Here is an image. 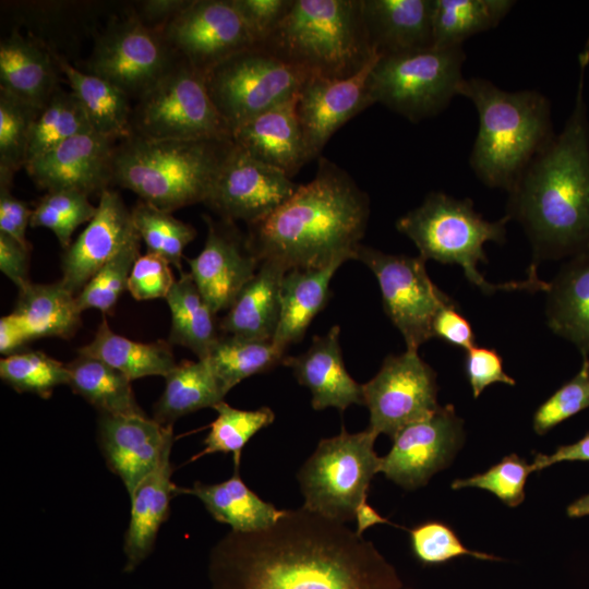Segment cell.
Returning <instances> with one entry per match:
<instances>
[{
  "mask_svg": "<svg viewBox=\"0 0 589 589\" xmlns=\"http://www.w3.org/2000/svg\"><path fill=\"white\" fill-rule=\"evenodd\" d=\"M375 55L359 72L345 79L309 75L298 92L297 115L306 161L320 154L333 134L354 116L375 104L369 87Z\"/></svg>",
  "mask_w": 589,
  "mask_h": 589,
  "instance_id": "18",
  "label": "cell"
},
{
  "mask_svg": "<svg viewBox=\"0 0 589 589\" xmlns=\"http://www.w3.org/2000/svg\"><path fill=\"white\" fill-rule=\"evenodd\" d=\"M92 130L88 118L75 95L59 86L35 118L26 164L67 140Z\"/></svg>",
  "mask_w": 589,
  "mask_h": 589,
  "instance_id": "40",
  "label": "cell"
},
{
  "mask_svg": "<svg viewBox=\"0 0 589 589\" xmlns=\"http://www.w3.org/2000/svg\"><path fill=\"white\" fill-rule=\"evenodd\" d=\"M285 357V351L278 349L272 340H254L224 334L205 359L224 390L228 393L247 377L268 372L283 364Z\"/></svg>",
  "mask_w": 589,
  "mask_h": 589,
  "instance_id": "39",
  "label": "cell"
},
{
  "mask_svg": "<svg viewBox=\"0 0 589 589\" xmlns=\"http://www.w3.org/2000/svg\"><path fill=\"white\" fill-rule=\"evenodd\" d=\"M0 377L17 393L51 397L60 385H68V365L41 351H20L0 360Z\"/></svg>",
  "mask_w": 589,
  "mask_h": 589,
  "instance_id": "44",
  "label": "cell"
},
{
  "mask_svg": "<svg viewBox=\"0 0 589 589\" xmlns=\"http://www.w3.org/2000/svg\"><path fill=\"white\" fill-rule=\"evenodd\" d=\"M531 472H533L531 464L516 454H510L482 473L454 480L450 486L453 490L465 488L486 490L505 505L517 507L525 500V485Z\"/></svg>",
  "mask_w": 589,
  "mask_h": 589,
  "instance_id": "48",
  "label": "cell"
},
{
  "mask_svg": "<svg viewBox=\"0 0 589 589\" xmlns=\"http://www.w3.org/2000/svg\"><path fill=\"white\" fill-rule=\"evenodd\" d=\"M286 272L277 263L261 262L219 321L220 332L247 339L273 340L279 322L280 286Z\"/></svg>",
  "mask_w": 589,
  "mask_h": 589,
  "instance_id": "29",
  "label": "cell"
},
{
  "mask_svg": "<svg viewBox=\"0 0 589 589\" xmlns=\"http://www.w3.org/2000/svg\"><path fill=\"white\" fill-rule=\"evenodd\" d=\"M171 265L163 257L146 253L135 261L129 280L128 291L139 300H151L168 296L176 279Z\"/></svg>",
  "mask_w": 589,
  "mask_h": 589,
  "instance_id": "50",
  "label": "cell"
},
{
  "mask_svg": "<svg viewBox=\"0 0 589 589\" xmlns=\"http://www.w3.org/2000/svg\"><path fill=\"white\" fill-rule=\"evenodd\" d=\"M39 109L0 89V183L12 185L14 175L25 168Z\"/></svg>",
  "mask_w": 589,
  "mask_h": 589,
  "instance_id": "43",
  "label": "cell"
},
{
  "mask_svg": "<svg viewBox=\"0 0 589 589\" xmlns=\"http://www.w3.org/2000/svg\"><path fill=\"white\" fill-rule=\"evenodd\" d=\"M256 46L278 26L293 0H232Z\"/></svg>",
  "mask_w": 589,
  "mask_h": 589,
  "instance_id": "52",
  "label": "cell"
},
{
  "mask_svg": "<svg viewBox=\"0 0 589 589\" xmlns=\"http://www.w3.org/2000/svg\"><path fill=\"white\" fill-rule=\"evenodd\" d=\"M458 95L478 112L469 165L489 188L509 192L530 161L555 136L551 103L540 92L504 91L482 77L465 79Z\"/></svg>",
  "mask_w": 589,
  "mask_h": 589,
  "instance_id": "4",
  "label": "cell"
},
{
  "mask_svg": "<svg viewBox=\"0 0 589 589\" xmlns=\"http://www.w3.org/2000/svg\"><path fill=\"white\" fill-rule=\"evenodd\" d=\"M344 262L287 271L280 286V315L273 344L285 351L300 341L329 299V283Z\"/></svg>",
  "mask_w": 589,
  "mask_h": 589,
  "instance_id": "30",
  "label": "cell"
},
{
  "mask_svg": "<svg viewBox=\"0 0 589 589\" xmlns=\"http://www.w3.org/2000/svg\"><path fill=\"white\" fill-rule=\"evenodd\" d=\"M180 493L197 497L216 521L229 525L236 532L267 528L284 514L243 482L240 464L233 465V474L224 482L206 484L196 481L190 489L180 488Z\"/></svg>",
  "mask_w": 589,
  "mask_h": 589,
  "instance_id": "31",
  "label": "cell"
},
{
  "mask_svg": "<svg viewBox=\"0 0 589 589\" xmlns=\"http://www.w3.org/2000/svg\"><path fill=\"white\" fill-rule=\"evenodd\" d=\"M354 520L357 522V533L362 536L369 527L376 524H392L386 518L382 517L372 506L363 501L357 508Z\"/></svg>",
  "mask_w": 589,
  "mask_h": 589,
  "instance_id": "59",
  "label": "cell"
},
{
  "mask_svg": "<svg viewBox=\"0 0 589 589\" xmlns=\"http://www.w3.org/2000/svg\"><path fill=\"white\" fill-rule=\"evenodd\" d=\"M433 337L462 348L466 351L476 345V336L469 321L457 310L455 302L444 306L436 314L432 325Z\"/></svg>",
  "mask_w": 589,
  "mask_h": 589,
  "instance_id": "54",
  "label": "cell"
},
{
  "mask_svg": "<svg viewBox=\"0 0 589 589\" xmlns=\"http://www.w3.org/2000/svg\"><path fill=\"white\" fill-rule=\"evenodd\" d=\"M160 34L179 58L202 73L256 46L232 0H191Z\"/></svg>",
  "mask_w": 589,
  "mask_h": 589,
  "instance_id": "15",
  "label": "cell"
},
{
  "mask_svg": "<svg viewBox=\"0 0 589 589\" xmlns=\"http://www.w3.org/2000/svg\"><path fill=\"white\" fill-rule=\"evenodd\" d=\"M131 135L151 140H232L213 104L204 73L182 58L132 108Z\"/></svg>",
  "mask_w": 589,
  "mask_h": 589,
  "instance_id": "9",
  "label": "cell"
},
{
  "mask_svg": "<svg viewBox=\"0 0 589 589\" xmlns=\"http://www.w3.org/2000/svg\"><path fill=\"white\" fill-rule=\"evenodd\" d=\"M212 589H402L395 567L345 524L303 507L231 531L212 550Z\"/></svg>",
  "mask_w": 589,
  "mask_h": 589,
  "instance_id": "1",
  "label": "cell"
},
{
  "mask_svg": "<svg viewBox=\"0 0 589 589\" xmlns=\"http://www.w3.org/2000/svg\"><path fill=\"white\" fill-rule=\"evenodd\" d=\"M545 315L550 329L589 354V249L563 265L546 290Z\"/></svg>",
  "mask_w": 589,
  "mask_h": 589,
  "instance_id": "28",
  "label": "cell"
},
{
  "mask_svg": "<svg viewBox=\"0 0 589 589\" xmlns=\"http://www.w3.org/2000/svg\"><path fill=\"white\" fill-rule=\"evenodd\" d=\"M465 373L471 386L473 398H478L485 387L494 383L515 385L503 368V359L494 349L472 347L466 351Z\"/></svg>",
  "mask_w": 589,
  "mask_h": 589,
  "instance_id": "51",
  "label": "cell"
},
{
  "mask_svg": "<svg viewBox=\"0 0 589 589\" xmlns=\"http://www.w3.org/2000/svg\"><path fill=\"white\" fill-rule=\"evenodd\" d=\"M139 235L133 237L76 296L81 311L97 309L110 313L128 287L132 267L140 256Z\"/></svg>",
  "mask_w": 589,
  "mask_h": 589,
  "instance_id": "46",
  "label": "cell"
},
{
  "mask_svg": "<svg viewBox=\"0 0 589 589\" xmlns=\"http://www.w3.org/2000/svg\"><path fill=\"white\" fill-rule=\"evenodd\" d=\"M232 140H151L130 135L116 144L113 184L173 212L206 201Z\"/></svg>",
  "mask_w": 589,
  "mask_h": 589,
  "instance_id": "5",
  "label": "cell"
},
{
  "mask_svg": "<svg viewBox=\"0 0 589 589\" xmlns=\"http://www.w3.org/2000/svg\"><path fill=\"white\" fill-rule=\"evenodd\" d=\"M562 461L589 462V432L575 443L558 446L552 454H536L531 462L532 471H541Z\"/></svg>",
  "mask_w": 589,
  "mask_h": 589,
  "instance_id": "57",
  "label": "cell"
},
{
  "mask_svg": "<svg viewBox=\"0 0 589 589\" xmlns=\"http://www.w3.org/2000/svg\"><path fill=\"white\" fill-rule=\"evenodd\" d=\"M509 220L507 215L496 221L485 220L470 199L434 191L398 218L396 228L416 244L422 259L458 264L469 283L485 294L497 290L546 291L549 283L539 279L537 271H529L526 280L505 284H492L478 271V263H488L484 243H504Z\"/></svg>",
  "mask_w": 589,
  "mask_h": 589,
  "instance_id": "7",
  "label": "cell"
},
{
  "mask_svg": "<svg viewBox=\"0 0 589 589\" xmlns=\"http://www.w3.org/2000/svg\"><path fill=\"white\" fill-rule=\"evenodd\" d=\"M13 312L22 320L33 339L71 338L81 325L82 311L76 296L61 280L33 284L19 290Z\"/></svg>",
  "mask_w": 589,
  "mask_h": 589,
  "instance_id": "34",
  "label": "cell"
},
{
  "mask_svg": "<svg viewBox=\"0 0 589 589\" xmlns=\"http://www.w3.org/2000/svg\"><path fill=\"white\" fill-rule=\"evenodd\" d=\"M72 392L104 414H145L136 401L131 380L95 358L79 356L67 364Z\"/></svg>",
  "mask_w": 589,
  "mask_h": 589,
  "instance_id": "37",
  "label": "cell"
},
{
  "mask_svg": "<svg viewBox=\"0 0 589 589\" xmlns=\"http://www.w3.org/2000/svg\"><path fill=\"white\" fill-rule=\"evenodd\" d=\"M356 260L377 279L384 311L401 333L407 350L418 351L433 337L438 311L454 301L431 280L420 255L387 254L361 243Z\"/></svg>",
  "mask_w": 589,
  "mask_h": 589,
  "instance_id": "12",
  "label": "cell"
},
{
  "mask_svg": "<svg viewBox=\"0 0 589 589\" xmlns=\"http://www.w3.org/2000/svg\"><path fill=\"white\" fill-rule=\"evenodd\" d=\"M587 408H589V359L585 357L578 373L538 407L533 414L532 428L538 435H544Z\"/></svg>",
  "mask_w": 589,
  "mask_h": 589,
  "instance_id": "49",
  "label": "cell"
},
{
  "mask_svg": "<svg viewBox=\"0 0 589 589\" xmlns=\"http://www.w3.org/2000/svg\"><path fill=\"white\" fill-rule=\"evenodd\" d=\"M514 5L512 0H434L433 47L462 46L467 38L496 27Z\"/></svg>",
  "mask_w": 589,
  "mask_h": 589,
  "instance_id": "38",
  "label": "cell"
},
{
  "mask_svg": "<svg viewBox=\"0 0 589 589\" xmlns=\"http://www.w3.org/2000/svg\"><path fill=\"white\" fill-rule=\"evenodd\" d=\"M370 216V199L352 177L320 157L314 178L264 219L248 225V244L261 262L287 271L356 260Z\"/></svg>",
  "mask_w": 589,
  "mask_h": 589,
  "instance_id": "3",
  "label": "cell"
},
{
  "mask_svg": "<svg viewBox=\"0 0 589 589\" xmlns=\"http://www.w3.org/2000/svg\"><path fill=\"white\" fill-rule=\"evenodd\" d=\"M462 46L380 56L370 76L374 103L417 123L437 116L458 95Z\"/></svg>",
  "mask_w": 589,
  "mask_h": 589,
  "instance_id": "8",
  "label": "cell"
},
{
  "mask_svg": "<svg viewBox=\"0 0 589 589\" xmlns=\"http://www.w3.org/2000/svg\"><path fill=\"white\" fill-rule=\"evenodd\" d=\"M118 142L94 130L80 133L25 166L41 190L101 193L113 184V152Z\"/></svg>",
  "mask_w": 589,
  "mask_h": 589,
  "instance_id": "20",
  "label": "cell"
},
{
  "mask_svg": "<svg viewBox=\"0 0 589 589\" xmlns=\"http://www.w3.org/2000/svg\"><path fill=\"white\" fill-rule=\"evenodd\" d=\"M570 518H578L589 515V494H586L574 501L566 509Z\"/></svg>",
  "mask_w": 589,
  "mask_h": 589,
  "instance_id": "60",
  "label": "cell"
},
{
  "mask_svg": "<svg viewBox=\"0 0 589 589\" xmlns=\"http://www.w3.org/2000/svg\"><path fill=\"white\" fill-rule=\"evenodd\" d=\"M57 64L39 40L12 31L0 40V89L41 108L59 87Z\"/></svg>",
  "mask_w": 589,
  "mask_h": 589,
  "instance_id": "27",
  "label": "cell"
},
{
  "mask_svg": "<svg viewBox=\"0 0 589 589\" xmlns=\"http://www.w3.org/2000/svg\"><path fill=\"white\" fill-rule=\"evenodd\" d=\"M177 56L160 32L128 13L113 19L96 37L85 72L112 83L131 99L140 98L175 63Z\"/></svg>",
  "mask_w": 589,
  "mask_h": 589,
  "instance_id": "13",
  "label": "cell"
},
{
  "mask_svg": "<svg viewBox=\"0 0 589 589\" xmlns=\"http://www.w3.org/2000/svg\"><path fill=\"white\" fill-rule=\"evenodd\" d=\"M306 77L260 46L228 57L204 74L211 99L231 131L294 95Z\"/></svg>",
  "mask_w": 589,
  "mask_h": 589,
  "instance_id": "11",
  "label": "cell"
},
{
  "mask_svg": "<svg viewBox=\"0 0 589 589\" xmlns=\"http://www.w3.org/2000/svg\"><path fill=\"white\" fill-rule=\"evenodd\" d=\"M434 0H362V15L372 49L378 56L433 47Z\"/></svg>",
  "mask_w": 589,
  "mask_h": 589,
  "instance_id": "25",
  "label": "cell"
},
{
  "mask_svg": "<svg viewBox=\"0 0 589 589\" xmlns=\"http://www.w3.org/2000/svg\"><path fill=\"white\" fill-rule=\"evenodd\" d=\"M339 335L340 327L334 325L325 335L314 336L304 352L284 359L298 383L311 392L314 410L344 411L352 404L363 405L362 385L345 368Z\"/></svg>",
  "mask_w": 589,
  "mask_h": 589,
  "instance_id": "23",
  "label": "cell"
},
{
  "mask_svg": "<svg viewBox=\"0 0 589 589\" xmlns=\"http://www.w3.org/2000/svg\"><path fill=\"white\" fill-rule=\"evenodd\" d=\"M298 92L232 131L237 146L291 179L308 163L297 115Z\"/></svg>",
  "mask_w": 589,
  "mask_h": 589,
  "instance_id": "24",
  "label": "cell"
},
{
  "mask_svg": "<svg viewBox=\"0 0 589 589\" xmlns=\"http://www.w3.org/2000/svg\"><path fill=\"white\" fill-rule=\"evenodd\" d=\"M589 41L579 55L573 109L558 134L530 161L508 192L507 213L524 228L533 263L589 249V117L585 74Z\"/></svg>",
  "mask_w": 589,
  "mask_h": 589,
  "instance_id": "2",
  "label": "cell"
},
{
  "mask_svg": "<svg viewBox=\"0 0 589 589\" xmlns=\"http://www.w3.org/2000/svg\"><path fill=\"white\" fill-rule=\"evenodd\" d=\"M97 212L88 195L75 190L47 192L36 204L31 227L51 230L65 250L72 243V235L79 226L89 223Z\"/></svg>",
  "mask_w": 589,
  "mask_h": 589,
  "instance_id": "45",
  "label": "cell"
},
{
  "mask_svg": "<svg viewBox=\"0 0 589 589\" xmlns=\"http://www.w3.org/2000/svg\"><path fill=\"white\" fill-rule=\"evenodd\" d=\"M214 409L217 417L209 425V432L204 440L205 447L192 460L208 454L232 453L233 465L240 464L245 444L275 420V413L269 407L242 410L221 401Z\"/></svg>",
  "mask_w": 589,
  "mask_h": 589,
  "instance_id": "42",
  "label": "cell"
},
{
  "mask_svg": "<svg viewBox=\"0 0 589 589\" xmlns=\"http://www.w3.org/2000/svg\"><path fill=\"white\" fill-rule=\"evenodd\" d=\"M171 448L130 496L131 516L124 536V572H133L153 551L160 526L170 515L171 500L180 494L171 476Z\"/></svg>",
  "mask_w": 589,
  "mask_h": 589,
  "instance_id": "26",
  "label": "cell"
},
{
  "mask_svg": "<svg viewBox=\"0 0 589 589\" xmlns=\"http://www.w3.org/2000/svg\"><path fill=\"white\" fill-rule=\"evenodd\" d=\"M132 220L147 252L166 260L182 273L181 261L185 247L196 236L194 227L142 200L131 209Z\"/></svg>",
  "mask_w": 589,
  "mask_h": 589,
  "instance_id": "41",
  "label": "cell"
},
{
  "mask_svg": "<svg viewBox=\"0 0 589 589\" xmlns=\"http://www.w3.org/2000/svg\"><path fill=\"white\" fill-rule=\"evenodd\" d=\"M376 437L369 429L349 433L341 428L338 435L321 440L298 473L302 507L342 524L354 519L372 478L380 472Z\"/></svg>",
  "mask_w": 589,
  "mask_h": 589,
  "instance_id": "10",
  "label": "cell"
},
{
  "mask_svg": "<svg viewBox=\"0 0 589 589\" xmlns=\"http://www.w3.org/2000/svg\"><path fill=\"white\" fill-rule=\"evenodd\" d=\"M136 235L131 209L120 194L110 188L103 191L95 216L64 250L61 283L77 296L98 271Z\"/></svg>",
  "mask_w": 589,
  "mask_h": 589,
  "instance_id": "22",
  "label": "cell"
},
{
  "mask_svg": "<svg viewBox=\"0 0 589 589\" xmlns=\"http://www.w3.org/2000/svg\"><path fill=\"white\" fill-rule=\"evenodd\" d=\"M10 184L0 183V232L10 236L27 250L26 229L31 225L33 209L24 201L14 196Z\"/></svg>",
  "mask_w": 589,
  "mask_h": 589,
  "instance_id": "53",
  "label": "cell"
},
{
  "mask_svg": "<svg viewBox=\"0 0 589 589\" xmlns=\"http://www.w3.org/2000/svg\"><path fill=\"white\" fill-rule=\"evenodd\" d=\"M166 300L171 315L168 342L190 349L197 359L207 358L221 336L219 322L190 273H181Z\"/></svg>",
  "mask_w": 589,
  "mask_h": 589,
  "instance_id": "36",
  "label": "cell"
},
{
  "mask_svg": "<svg viewBox=\"0 0 589 589\" xmlns=\"http://www.w3.org/2000/svg\"><path fill=\"white\" fill-rule=\"evenodd\" d=\"M408 531L412 553L422 565H440L464 555L482 561L501 560L495 555L468 549L455 531L442 521H424Z\"/></svg>",
  "mask_w": 589,
  "mask_h": 589,
  "instance_id": "47",
  "label": "cell"
},
{
  "mask_svg": "<svg viewBox=\"0 0 589 589\" xmlns=\"http://www.w3.org/2000/svg\"><path fill=\"white\" fill-rule=\"evenodd\" d=\"M298 185L233 143L204 204L220 219L251 225L272 214Z\"/></svg>",
  "mask_w": 589,
  "mask_h": 589,
  "instance_id": "16",
  "label": "cell"
},
{
  "mask_svg": "<svg viewBox=\"0 0 589 589\" xmlns=\"http://www.w3.org/2000/svg\"><path fill=\"white\" fill-rule=\"evenodd\" d=\"M465 437L462 420L452 405L401 429L382 457L380 472L406 490L419 489L447 467Z\"/></svg>",
  "mask_w": 589,
  "mask_h": 589,
  "instance_id": "17",
  "label": "cell"
},
{
  "mask_svg": "<svg viewBox=\"0 0 589 589\" xmlns=\"http://www.w3.org/2000/svg\"><path fill=\"white\" fill-rule=\"evenodd\" d=\"M260 47L305 75L345 79L375 55L362 15V0H293Z\"/></svg>",
  "mask_w": 589,
  "mask_h": 589,
  "instance_id": "6",
  "label": "cell"
},
{
  "mask_svg": "<svg viewBox=\"0 0 589 589\" xmlns=\"http://www.w3.org/2000/svg\"><path fill=\"white\" fill-rule=\"evenodd\" d=\"M33 340L28 329L22 320L14 313H10L0 318V352L3 356H11Z\"/></svg>",
  "mask_w": 589,
  "mask_h": 589,
  "instance_id": "58",
  "label": "cell"
},
{
  "mask_svg": "<svg viewBox=\"0 0 589 589\" xmlns=\"http://www.w3.org/2000/svg\"><path fill=\"white\" fill-rule=\"evenodd\" d=\"M190 2L191 0H144L136 2L131 14L145 26L160 32Z\"/></svg>",
  "mask_w": 589,
  "mask_h": 589,
  "instance_id": "56",
  "label": "cell"
},
{
  "mask_svg": "<svg viewBox=\"0 0 589 589\" xmlns=\"http://www.w3.org/2000/svg\"><path fill=\"white\" fill-rule=\"evenodd\" d=\"M31 251L10 236L0 232V269L20 289L28 278Z\"/></svg>",
  "mask_w": 589,
  "mask_h": 589,
  "instance_id": "55",
  "label": "cell"
},
{
  "mask_svg": "<svg viewBox=\"0 0 589 589\" xmlns=\"http://www.w3.org/2000/svg\"><path fill=\"white\" fill-rule=\"evenodd\" d=\"M165 380L164 392L154 406V419L165 425L197 410L214 408L227 394L206 359L177 363Z\"/></svg>",
  "mask_w": 589,
  "mask_h": 589,
  "instance_id": "35",
  "label": "cell"
},
{
  "mask_svg": "<svg viewBox=\"0 0 589 589\" xmlns=\"http://www.w3.org/2000/svg\"><path fill=\"white\" fill-rule=\"evenodd\" d=\"M56 64L67 77L71 92L82 105L92 129L117 142L131 135V98L103 77L81 71L65 58L52 52Z\"/></svg>",
  "mask_w": 589,
  "mask_h": 589,
  "instance_id": "32",
  "label": "cell"
},
{
  "mask_svg": "<svg viewBox=\"0 0 589 589\" xmlns=\"http://www.w3.org/2000/svg\"><path fill=\"white\" fill-rule=\"evenodd\" d=\"M203 219L207 226L204 248L187 263L201 294L218 313L231 306L261 263L248 244L247 233L235 223L206 215Z\"/></svg>",
  "mask_w": 589,
  "mask_h": 589,
  "instance_id": "19",
  "label": "cell"
},
{
  "mask_svg": "<svg viewBox=\"0 0 589 589\" xmlns=\"http://www.w3.org/2000/svg\"><path fill=\"white\" fill-rule=\"evenodd\" d=\"M77 353L105 362L131 381L152 375L165 377L177 365L169 342L131 340L116 334L105 318L94 339L77 349Z\"/></svg>",
  "mask_w": 589,
  "mask_h": 589,
  "instance_id": "33",
  "label": "cell"
},
{
  "mask_svg": "<svg viewBox=\"0 0 589 589\" xmlns=\"http://www.w3.org/2000/svg\"><path fill=\"white\" fill-rule=\"evenodd\" d=\"M362 397L370 411L368 429L390 438L441 407L436 374L414 350L387 356L377 374L362 385Z\"/></svg>",
  "mask_w": 589,
  "mask_h": 589,
  "instance_id": "14",
  "label": "cell"
},
{
  "mask_svg": "<svg viewBox=\"0 0 589 589\" xmlns=\"http://www.w3.org/2000/svg\"><path fill=\"white\" fill-rule=\"evenodd\" d=\"M97 433L106 464L121 479L129 497L173 443L172 425L146 414L99 413Z\"/></svg>",
  "mask_w": 589,
  "mask_h": 589,
  "instance_id": "21",
  "label": "cell"
}]
</instances>
